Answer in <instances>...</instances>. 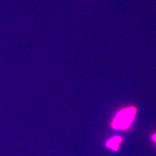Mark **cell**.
Listing matches in <instances>:
<instances>
[{
	"instance_id": "6da1fadb",
	"label": "cell",
	"mask_w": 156,
	"mask_h": 156,
	"mask_svg": "<svg viewBox=\"0 0 156 156\" xmlns=\"http://www.w3.org/2000/svg\"><path fill=\"white\" fill-rule=\"evenodd\" d=\"M136 112L134 106L128 107L118 112L112 121V128L117 130L127 129L133 123Z\"/></svg>"
},
{
	"instance_id": "7a4b0ae2",
	"label": "cell",
	"mask_w": 156,
	"mask_h": 156,
	"mask_svg": "<svg viewBox=\"0 0 156 156\" xmlns=\"http://www.w3.org/2000/svg\"><path fill=\"white\" fill-rule=\"evenodd\" d=\"M123 141L121 136H115L108 140L106 143V147L113 151H117L120 148V144Z\"/></svg>"
},
{
	"instance_id": "3957f363",
	"label": "cell",
	"mask_w": 156,
	"mask_h": 156,
	"mask_svg": "<svg viewBox=\"0 0 156 156\" xmlns=\"http://www.w3.org/2000/svg\"><path fill=\"white\" fill-rule=\"evenodd\" d=\"M151 139L156 143V134H153V135L151 136Z\"/></svg>"
}]
</instances>
